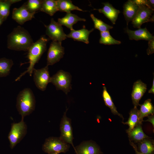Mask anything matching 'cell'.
Wrapping results in <instances>:
<instances>
[{
	"mask_svg": "<svg viewBox=\"0 0 154 154\" xmlns=\"http://www.w3.org/2000/svg\"><path fill=\"white\" fill-rule=\"evenodd\" d=\"M33 42L29 32L23 27L18 26L8 35L7 47L11 50L27 51Z\"/></svg>",
	"mask_w": 154,
	"mask_h": 154,
	"instance_id": "cell-1",
	"label": "cell"
},
{
	"mask_svg": "<svg viewBox=\"0 0 154 154\" xmlns=\"http://www.w3.org/2000/svg\"><path fill=\"white\" fill-rule=\"evenodd\" d=\"M49 40L45 36H42L38 40L31 45L28 50L27 57L29 60V66L26 70L22 73L15 80H19L26 74L32 76L34 66L37 63L43 53L46 51V44Z\"/></svg>",
	"mask_w": 154,
	"mask_h": 154,
	"instance_id": "cell-2",
	"label": "cell"
},
{
	"mask_svg": "<svg viewBox=\"0 0 154 154\" xmlns=\"http://www.w3.org/2000/svg\"><path fill=\"white\" fill-rule=\"evenodd\" d=\"M35 103V96L30 88H25L20 92L17 97L16 107L22 118L33 112Z\"/></svg>",
	"mask_w": 154,
	"mask_h": 154,
	"instance_id": "cell-3",
	"label": "cell"
},
{
	"mask_svg": "<svg viewBox=\"0 0 154 154\" xmlns=\"http://www.w3.org/2000/svg\"><path fill=\"white\" fill-rule=\"evenodd\" d=\"M136 3L139 5V8L136 15L132 21L133 27L138 29L141 28L143 23L154 21V10L148 6L145 3V0H136Z\"/></svg>",
	"mask_w": 154,
	"mask_h": 154,
	"instance_id": "cell-4",
	"label": "cell"
},
{
	"mask_svg": "<svg viewBox=\"0 0 154 154\" xmlns=\"http://www.w3.org/2000/svg\"><path fill=\"white\" fill-rule=\"evenodd\" d=\"M71 81L70 74L60 70L51 77L50 82L55 86L57 90H62L67 94L71 89Z\"/></svg>",
	"mask_w": 154,
	"mask_h": 154,
	"instance_id": "cell-5",
	"label": "cell"
},
{
	"mask_svg": "<svg viewBox=\"0 0 154 154\" xmlns=\"http://www.w3.org/2000/svg\"><path fill=\"white\" fill-rule=\"evenodd\" d=\"M69 145L60 138L50 137L46 139L43 145L42 149L49 154L54 153H65Z\"/></svg>",
	"mask_w": 154,
	"mask_h": 154,
	"instance_id": "cell-6",
	"label": "cell"
},
{
	"mask_svg": "<svg viewBox=\"0 0 154 154\" xmlns=\"http://www.w3.org/2000/svg\"><path fill=\"white\" fill-rule=\"evenodd\" d=\"M27 130V126L23 118L20 122L12 124L8 136L11 148H13L22 139L25 135Z\"/></svg>",
	"mask_w": 154,
	"mask_h": 154,
	"instance_id": "cell-7",
	"label": "cell"
},
{
	"mask_svg": "<svg viewBox=\"0 0 154 154\" xmlns=\"http://www.w3.org/2000/svg\"><path fill=\"white\" fill-rule=\"evenodd\" d=\"M46 28V34L52 41L61 42L67 38L64 32L62 25L58 22L52 18L50 24L48 25H45Z\"/></svg>",
	"mask_w": 154,
	"mask_h": 154,
	"instance_id": "cell-8",
	"label": "cell"
},
{
	"mask_svg": "<svg viewBox=\"0 0 154 154\" xmlns=\"http://www.w3.org/2000/svg\"><path fill=\"white\" fill-rule=\"evenodd\" d=\"M64 53V48L61 42L52 41L48 52L46 66L52 65L59 61L63 57Z\"/></svg>",
	"mask_w": 154,
	"mask_h": 154,
	"instance_id": "cell-9",
	"label": "cell"
},
{
	"mask_svg": "<svg viewBox=\"0 0 154 154\" xmlns=\"http://www.w3.org/2000/svg\"><path fill=\"white\" fill-rule=\"evenodd\" d=\"M48 66H46L40 69L34 68L33 71L35 84L38 89L42 91L46 90L48 84L50 82L51 77Z\"/></svg>",
	"mask_w": 154,
	"mask_h": 154,
	"instance_id": "cell-10",
	"label": "cell"
},
{
	"mask_svg": "<svg viewBox=\"0 0 154 154\" xmlns=\"http://www.w3.org/2000/svg\"><path fill=\"white\" fill-rule=\"evenodd\" d=\"M67 110L64 113L61 122L60 138L66 143L71 144L74 147L72 143L73 134L70 121L66 116Z\"/></svg>",
	"mask_w": 154,
	"mask_h": 154,
	"instance_id": "cell-11",
	"label": "cell"
},
{
	"mask_svg": "<svg viewBox=\"0 0 154 154\" xmlns=\"http://www.w3.org/2000/svg\"><path fill=\"white\" fill-rule=\"evenodd\" d=\"M36 13H31L27 9L24 3L19 8L13 9L12 18L19 24L22 25L25 22L31 20L35 17Z\"/></svg>",
	"mask_w": 154,
	"mask_h": 154,
	"instance_id": "cell-12",
	"label": "cell"
},
{
	"mask_svg": "<svg viewBox=\"0 0 154 154\" xmlns=\"http://www.w3.org/2000/svg\"><path fill=\"white\" fill-rule=\"evenodd\" d=\"M147 85L140 80L135 82L133 84L131 97L134 107L139 105V101L146 91Z\"/></svg>",
	"mask_w": 154,
	"mask_h": 154,
	"instance_id": "cell-13",
	"label": "cell"
},
{
	"mask_svg": "<svg viewBox=\"0 0 154 154\" xmlns=\"http://www.w3.org/2000/svg\"><path fill=\"white\" fill-rule=\"evenodd\" d=\"M139 8V5L135 0H128L124 4L123 13L127 25L134 19Z\"/></svg>",
	"mask_w": 154,
	"mask_h": 154,
	"instance_id": "cell-14",
	"label": "cell"
},
{
	"mask_svg": "<svg viewBox=\"0 0 154 154\" xmlns=\"http://www.w3.org/2000/svg\"><path fill=\"white\" fill-rule=\"evenodd\" d=\"M125 31L127 33L130 40H143L149 41L154 38V36L146 27L144 28H140L135 31L129 30L127 28Z\"/></svg>",
	"mask_w": 154,
	"mask_h": 154,
	"instance_id": "cell-15",
	"label": "cell"
},
{
	"mask_svg": "<svg viewBox=\"0 0 154 154\" xmlns=\"http://www.w3.org/2000/svg\"><path fill=\"white\" fill-rule=\"evenodd\" d=\"M94 30V29L89 31L84 27L80 30L71 31L70 33L66 35L68 38L73 39L74 40L82 42L86 44L89 43V36L90 33Z\"/></svg>",
	"mask_w": 154,
	"mask_h": 154,
	"instance_id": "cell-16",
	"label": "cell"
},
{
	"mask_svg": "<svg viewBox=\"0 0 154 154\" xmlns=\"http://www.w3.org/2000/svg\"><path fill=\"white\" fill-rule=\"evenodd\" d=\"M102 3L104 5L102 8L98 9H94L98 10L100 13L103 14L111 21L113 24H115L118 15L120 13V11L114 7L112 5L108 2Z\"/></svg>",
	"mask_w": 154,
	"mask_h": 154,
	"instance_id": "cell-17",
	"label": "cell"
},
{
	"mask_svg": "<svg viewBox=\"0 0 154 154\" xmlns=\"http://www.w3.org/2000/svg\"><path fill=\"white\" fill-rule=\"evenodd\" d=\"M80 21H85L86 20L76 15L69 13H67L64 17L58 19V22L61 25L66 27L72 31L74 30L73 28V25Z\"/></svg>",
	"mask_w": 154,
	"mask_h": 154,
	"instance_id": "cell-18",
	"label": "cell"
},
{
	"mask_svg": "<svg viewBox=\"0 0 154 154\" xmlns=\"http://www.w3.org/2000/svg\"><path fill=\"white\" fill-rule=\"evenodd\" d=\"M139 106L140 107L138 111L139 122L142 124L144 117L153 114L154 108L150 99L145 100L143 104Z\"/></svg>",
	"mask_w": 154,
	"mask_h": 154,
	"instance_id": "cell-19",
	"label": "cell"
},
{
	"mask_svg": "<svg viewBox=\"0 0 154 154\" xmlns=\"http://www.w3.org/2000/svg\"><path fill=\"white\" fill-rule=\"evenodd\" d=\"M77 154H100V151L96 144L90 142L81 144L76 148Z\"/></svg>",
	"mask_w": 154,
	"mask_h": 154,
	"instance_id": "cell-20",
	"label": "cell"
},
{
	"mask_svg": "<svg viewBox=\"0 0 154 154\" xmlns=\"http://www.w3.org/2000/svg\"><path fill=\"white\" fill-rule=\"evenodd\" d=\"M141 123H139L133 129L127 132L129 140L135 142H139L149 137L144 132Z\"/></svg>",
	"mask_w": 154,
	"mask_h": 154,
	"instance_id": "cell-21",
	"label": "cell"
},
{
	"mask_svg": "<svg viewBox=\"0 0 154 154\" xmlns=\"http://www.w3.org/2000/svg\"><path fill=\"white\" fill-rule=\"evenodd\" d=\"M58 11L71 13L72 11L77 10L84 11L79 7L74 5L72 1L69 0H56Z\"/></svg>",
	"mask_w": 154,
	"mask_h": 154,
	"instance_id": "cell-22",
	"label": "cell"
},
{
	"mask_svg": "<svg viewBox=\"0 0 154 154\" xmlns=\"http://www.w3.org/2000/svg\"><path fill=\"white\" fill-rule=\"evenodd\" d=\"M102 96L105 105L110 108L112 114L118 116L123 119V117L117 111L112 98L108 92L105 86L103 87Z\"/></svg>",
	"mask_w": 154,
	"mask_h": 154,
	"instance_id": "cell-23",
	"label": "cell"
},
{
	"mask_svg": "<svg viewBox=\"0 0 154 154\" xmlns=\"http://www.w3.org/2000/svg\"><path fill=\"white\" fill-rule=\"evenodd\" d=\"M138 111L137 107H134L129 113V116L127 121L123 123L129 126V128L126 130L127 132L132 130L139 123Z\"/></svg>",
	"mask_w": 154,
	"mask_h": 154,
	"instance_id": "cell-24",
	"label": "cell"
},
{
	"mask_svg": "<svg viewBox=\"0 0 154 154\" xmlns=\"http://www.w3.org/2000/svg\"><path fill=\"white\" fill-rule=\"evenodd\" d=\"M40 11L53 16L58 11L56 0H43Z\"/></svg>",
	"mask_w": 154,
	"mask_h": 154,
	"instance_id": "cell-25",
	"label": "cell"
},
{
	"mask_svg": "<svg viewBox=\"0 0 154 154\" xmlns=\"http://www.w3.org/2000/svg\"><path fill=\"white\" fill-rule=\"evenodd\" d=\"M20 1L21 0H0V17L4 21L5 20L9 15L11 5Z\"/></svg>",
	"mask_w": 154,
	"mask_h": 154,
	"instance_id": "cell-26",
	"label": "cell"
},
{
	"mask_svg": "<svg viewBox=\"0 0 154 154\" xmlns=\"http://www.w3.org/2000/svg\"><path fill=\"white\" fill-rule=\"evenodd\" d=\"M13 64L11 59L5 58H0V77H5L9 75Z\"/></svg>",
	"mask_w": 154,
	"mask_h": 154,
	"instance_id": "cell-27",
	"label": "cell"
},
{
	"mask_svg": "<svg viewBox=\"0 0 154 154\" xmlns=\"http://www.w3.org/2000/svg\"><path fill=\"white\" fill-rule=\"evenodd\" d=\"M145 138L139 142L138 147L141 153L144 154H151L154 150L153 141Z\"/></svg>",
	"mask_w": 154,
	"mask_h": 154,
	"instance_id": "cell-28",
	"label": "cell"
},
{
	"mask_svg": "<svg viewBox=\"0 0 154 154\" xmlns=\"http://www.w3.org/2000/svg\"><path fill=\"white\" fill-rule=\"evenodd\" d=\"M99 42L105 45L119 44L121 42L114 39L110 35L109 31L100 32Z\"/></svg>",
	"mask_w": 154,
	"mask_h": 154,
	"instance_id": "cell-29",
	"label": "cell"
},
{
	"mask_svg": "<svg viewBox=\"0 0 154 154\" xmlns=\"http://www.w3.org/2000/svg\"><path fill=\"white\" fill-rule=\"evenodd\" d=\"M90 16L94 23L95 28L99 30L100 32L109 31L110 29L113 28L112 26L106 24L101 20L96 18L93 14H91Z\"/></svg>",
	"mask_w": 154,
	"mask_h": 154,
	"instance_id": "cell-30",
	"label": "cell"
},
{
	"mask_svg": "<svg viewBox=\"0 0 154 154\" xmlns=\"http://www.w3.org/2000/svg\"><path fill=\"white\" fill-rule=\"evenodd\" d=\"M43 0H29L25 3L28 11L31 13H36L40 10Z\"/></svg>",
	"mask_w": 154,
	"mask_h": 154,
	"instance_id": "cell-31",
	"label": "cell"
},
{
	"mask_svg": "<svg viewBox=\"0 0 154 154\" xmlns=\"http://www.w3.org/2000/svg\"><path fill=\"white\" fill-rule=\"evenodd\" d=\"M148 47L147 50V54L150 55L154 52V38L149 41Z\"/></svg>",
	"mask_w": 154,
	"mask_h": 154,
	"instance_id": "cell-32",
	"label": "cell"
},
{
	"mask_svg": "<svg viewBox=\"0 0 154 154\" xmlns=\"http://www.w3.org/2000/svg\"><path fill=\"white\" fill-rule=\"evenodd\" d=\"M148 119L144 121H149L151 123L153 127H154V116L153 114L148 116Z\"/></svg>",
	"mask_w": 154,
	"mask_h": 154,
	"instance_id": "cell-33",
	"label": "cell"
},
{
	"mask_svg": "<svg viewBox=\"0 0 154 154\" xmlns=\"http://www.w3.org/2000/svg\"><path fill=\"white\" fill-rule=\"evenodd\" d=\"M130 144L132 146L135 151L136 154H144L141 152H139L137 150L136 145L131 141L129 140Z\"/></svg>",
	"mask_w": 154,
	"mask_h": 154,
	"instance_id": "cell-34",
	"label": "cell"
},
{
	"mask_svg": "<svg viewBox=\"0 0 154 154\" xmlns=\"http://www.w3.org/2000/svg\"><path fill=\"white\" fill-rule=\"evenodd\" d=\"M149 93L154 94V78L153 77L152 85L151 88L148 91Z\"/></svg>",
	"mask_w": 154,
	"mask_h": 154,
	"instance_id": "cell-35",
	"label": "cell"
},
{
	"mask_svg": "<svg viewBox=\"0 0 154 154\" xmlns=\"http://www.w3.org/2000/svg\"><path fill=\"white\" fill-rule=\"evenodd\" d=\"M4 20L1 18L0 17V26L2 24Z\"/></svg>",
	"mask_w": 154,
	"mask_h": 154,
	"instance_id": "cell-36",
	"label": "cell"
},
{
	"mask_svg": "<svg viewBox=\"0 0 154 154\" xmlns=\"http://www.w3.org/2000/svg\"><path fill=\"white\" fill-rule=\"evenodd\" d=\"M59 153H51L50 154H58Z\"/></svg>",
	"mask_w": 154,
	"mask_h": 154,
	"instance_id": "cell-37",
	"label": "cell"
}]
</instances>
